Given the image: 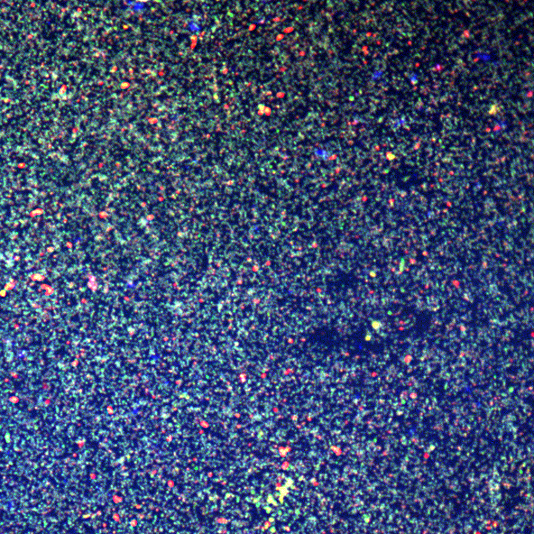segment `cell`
I'll list each match as a JSON object with an SVG mask.
<instances>
[{
	"label": "cell",
	"instance_id": "6da1fadb",
	"mask_svg": "<svg viewBox=\"0 0 534 534\" xmlns=\"http://www.w3.org/2000/svg\"><path fill=\"white\" fill-rule=\"evenodd\" d=\"M141 1H146V0H141Z\"/></svg>",
	"mask_w": 534,
	"mask_h": 534
}]
</instances>
